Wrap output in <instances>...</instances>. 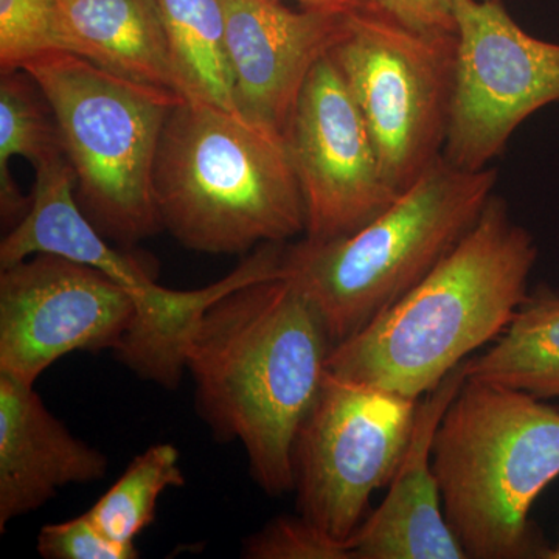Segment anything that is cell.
Segmentation results:
<instances>
[{
	"mask_svg": "<svg viewBox=\"0 0 559 559\" xmlns=\"http://www.w3.org/2000/svg\"><path fill=\"white\" fill-rule=\"evenodd\" d=\"M35 170L31 210L3 238L0 270L36 253H53L108 275L131 294L139 311L156 310L167 288L139 260L110 246L87 219L76 201L75 173L64 153Z\"/></svg>",
	"mask_w": 559,
	"mask_h": 559,
	"instance_id": "cell-15",
	"label": "cell"
},
{
	"mask_svg": "<svg viewBox=\"0 0 559 559\" xmlns=\"http://www.w3.org/2000/svg\"><path fill=\"white\" fill-rule=\"evenodd\" d=\"M294 2L299 3L301 9L349 14L362 10L369 0H294Z\"/></svg>",
	"mask_w": 559,
	"mask_h": 559,
	"instance_id": "cell-25",
	"label": "cell"
},
{
	"mask_svg": "<svg viewBox=\"0 0 559 559\" xmlns=\"http://www.w3.org/2000/svg\"><path fill=\"white\" fill-rule=\"evenodd\" d=\"M466 380L559 399V294L539 286L479 356L465 360Z\"/></svg>",
	"mask_w": 559,
	"mask_h": 559,
	"instance_id": "cell-17",
	"label": "cell"
},
{
	"mask_svg": "<svg viewBox=\"0 0 559 559\" xmlns=\"http://www.w3.org/2000/svg\"><path fill=\"white\" fill-rule=\"evenodd\" d=\"M333 347L318 307L288 272L221 296L187 342L201 418L216 440L240 441L266 495L294 491V444Z\"/></svg>",
	"mask_w": 559,
	"mask_h": 559,
	"instance_id": "cell-1",
	"label": "cell"
},
{
	"mask_svg": "<svg viewBox=\"0 0 559 559\" xmlns=\"http://www.w3.org/2000/svg\"><path fill=\"white\" fill-rule=\"evenodd\" d=\"M108 468L102 451L47 409L35 384L0 373V532L61 488L102 480Z\"/></svg>",
	"mask_w": 559,
	"mask_h": 559,
	"instance_id": "cell-14",
	"label": "cell"
},
{
	"mask_svg": "<svg viewBox=\"0 0 559 559\" xmlns=\"http://www.w3.org/2000/svg\"><path fill=\"white\" fill-rule=\"evenodd\" d=\"M418 401L326 370L294 444L297 513L348 543L371 496L389 487L399 469Z\"/></svg>",
	"mask_w": 559,
	"mask_h": 559,
	"instance_id": "cell-8",
	"label": "cell"
},
{
	"mask_svg": "<svg viewBox=\"0 0 559 559\" xmlns=\"http://www.w3.org/2000/svg\"><path fill=\"white\" fill-rule=\"evenodd\" d=\"M465 362L418 401L411 440L388 495L348 539L352 559H466L444 518L433 437L463 382Z\"/></svg>",
	"mask_w": 559,
	"mask_h": 559,
	"instance_id": "cell-13",
	"label": "cell"
},
{
	"mask_svg": "<svg viewBox=\"0 0 559 559\" xmlns=\"http://www.w3.org/2000/svg\"><path fill=\"white\" fill-rule=\"evenodd\" d=\"M412 31L429 35H455L454 0H369Z\"/></svg>",
	"mask_w": 559,
	"mask_h": 559,
	"instance_id": "cell-24",
	"label": "cell"
},
{
	"mask_svg": "<svg viewBox=\"0 0 559 559\" xmlns=\"http://www.w3.org/2000/svg\"><path fill=\"white\" fill-rule=\"evenodd\" d=\"M546 558L559 559V547H557V549H555V550L547 551Z\"/></svg>",
	"mask_w": 559,
	"mask_h": 559,
	"instance_id": "cell-26",
	"label": "cell"
},
{
	"mask_svg": "<svg viewBox=\"0 0 559 559\" xmlns=\"http://www.w3.org/2000/svg\"><path fill=\"white\" fill-rule=\"evenodd\" d=\"M38 554L46 559H135V546H123L108 538L90 514L47 524L40 528Z\"/></svg>",
	"mask_w": 559,
	"mask_h": 559,
	"instance_id": "cell-23",
	"label": "cell"
},
{
	"mask_svg": "<svg viewBox=\"0 0 559 559\" xmlns=\"http://www.w3.org/2000/svg\"><path fill=\"white\" fill-rule=\"evenodd\" d=\"M455 70L443 157L480 171L536 110L559 102V44L528 35L498 0H454Z\"/></svg>",
	"mask_w": 559,
	"mask_h": 559,
	"instance_id": "cell-9",
	"label": "cell"
},
{
	"mask_svg": "<svg viewBox=\"0 0 559 559\" xmlns=\"http://www.w3.org/2000/svg\"><path fill=\"white\" fill-rule=\"evenodd\" d=\"M221 5L238 110L285 135L305 81L344 35L352 13L296 11L282 0H221Z\"/></svg>",
	"mask_w": 559,
	"mask_h": 559,
	"instance_id": "cell-12",
	"label": "cell"
},
{
	"mask_svg": "<svg viewBox=\"0 0 559 559\" xmlns=\"http://www.w3.org/2000/svg\"><path fill=\"white\" fill-rule=\"evenodd\" d=\"M138 307L130 293L87 264L36 253L0 270V373L35 384L73 352H114Z\"/></svg>",
	"mask_w": 559,
	"mask_h": 559,
	"instance_id": "cell-11",
	"label": "cell"
},
{
	"mask_svg": "<svg viewBox=\"0 0 559 559\" xmlns=\"http://www.w3.org/2000/svg\"><path fill=\"white\" fill-rule=\"evenodd\" d=\"M536 259L532 234L492 194L473 229L414 289L334 345L326 369L421 400L498 340L528 299Z\"/></svg>",
	"mask_w": 559,
	"mask_h": 559,
	"instance_id": "cell-2",
	"label": "cell"
},
{
	"mask_svg": "<svg viewBox=\"0 0 559 559\" xmlns=\"http://www.w3.org/2000/svg\"><path fill=\"white\" fill-rule=\"evenodd\" d=\"M242 558L249 559H352L347 543L320 532L301 518H274L242 543Z\"/></svg>",
	"mask_w": 559,
	"mask_h": 559,
	"instance_id": "cell-22",
	"label": "cell"
},
{
	"mask_svg": "<svg viewBox=\"0 0 559 559\" xmlns=\"http://www.w3.org/2000/svg\"><path fill=\"white\" fill-rule=\"evenodd\" d=\"M49 103L61 148L75 173L81 210L124 248L164 230L153 175L176 92L138 83L70 51L24 66Z\"/></svg>",
	"mask_w": 559,
	"mask_h": 559,
	"instance_id": "cell-6",
	"label": "cell"
},
{
	"mask_svg": "<svg viewBox=\"0 0 559 559\" xmlns=\"http://www.w3.org/2000/svg\"><path fill=\"white\" fill-rule=\"evenodd\" d=\"M62 153L60 132L49 103L24 70L0 80V212L3 223L17 226L32 200L21 193L10 171L13 157H25L33 167Z\"/></svg>",
	"mask_w": 559,
	"mask_h": 559,
	"instance_id": "cell-19",
	"label": "cell"
},
{
	"mask_svg": "<svg viewBox=\"0 0 559 559\" xmlns=\"http://www.w3.org/2000/svg\"><path fill=\"white\" fill-rule=\"evenodd\" d=\"M432 466L466 558H546L530 511L559 477L558 409L520 390L466 380L437 428Z\"/></svg>",
	"mask_w": 559,
	"mask_h": 559,
	"instance_id": "cell-4",
	"label": "cell"
},
{
	"mask_svg": "<svg viewBox=\"0 0 559 559\" xmlns=\"http://www.w3.org/2000/svg\"><path fill=\"white\" fill-rule=\"evenodd\" d=\"M183 485L186 476L175 444H153L132 460L120 479L86 513L108 538L135 546V538L156 520L160 496L168 488Z\"/></svg>",
	"mask_w": 559,
	"mask_h": 559,
	"instance_id": "cell-20",
	"label": "cell"
},
{
	"mask_svg": "<svg viewBox=\"0 0 559 559\" xmlns=\"http://www.w3.org/2000/svg\"><path fill=\"white\" fill-rule=\"evenodd\" d=\"M399 193L443 156L454 92L455 35L412 31L367 3L330 51Z\"/></svg>",
	"mask_w": 559,
	"mask_h": 559,
	"instance_id": "cell-7",
	"label": "cell"
},
{
	"mask_svg": "<svg viewBox=\"0 0 559 559\" xmlns=\"http://www.w3.org/2000/svg\"><path fill=\"white\" fill-rule=\"evenodd\" d=\"M75 53L58 0H0V72H17L51 53Z\"/></svg>",
	"mask_w": 559,
	"mask_h": 559,
	"instance_id": "cell-21",
	"label": "cell"
},
{
	"mask_svg": "<svg viewBox=\"0 0 559 559\" xmlns=\"http://www.w3.org/2000/svg\"><path fill=\"white\" fill-rule=\"evenodd\" d=\"M186 98L241 116L235 98L221 0H157Z\"/></svg>",
	"mask_w": 559,
	"mask_h": 559,
	"instance_id": "cell-18",
	"label": "cell"
},
{
	"mask_svg": "<svg viewBox=\"0 0 559 559\" xmlns=\"http://www.w3.org/2000/svg\"><path fill=\"white\" fill-rule=\"evenodd\" d=\"M285 139L304 200L305 240L348 237L399 200L330 53L305 81Z\"/></svg>",
	"mask_w": 559,
	"mask_h": 559,
	"instance_id": "cell-10",
	"label": "cell"
},
{
	"mask_svg": "<svg viewBox=\"0 0 559 559\" xmlns=\"http://www.w3.org/2000/svg\"><path fill=\"white\" fill-rule=\"evenodd\" d=\"M162 227L183 248L246 255L305 235V207L285 135L197 98H180L153 175Z\"/></svg>",
	"mask_w": 559,
	"mask_h": 559,
	"instance_id": "cell-3",
	"label": "cell"
},
{
	"mask_svg": "<svg viewBox=\"0 0 559 559\" xmlns=\"http://www.w3.org/2000/svg\"><path fill=\"white\" fill-rule=\"evenodd\" d=\"M496 183V168L466 171L441 156L362 229L286 246V272L318 307L333 344L414 289L473 229Z\"/></svg>",
	"mask_w": 559,
	"mask_h": 559,
	"instance_id": "cell-5",
	"label": "cell"
},
{
	"mask_svg": "<svg viewBox=\"0 0 559 559\" xmlns=\"http://www.w3.org/2000/svg\"><path fill=\"white\" fill-rule=\"evenodd\" d=\"M498 2H502V0H498Z\"/></svg>",
	"mask_w": 559,
	"mask_h": 559,
	"instance_id": "cell-27",
	"label": "cell"
},
{
	"mask_svg": "<svg viewBox=\"0 0 559 559\" xmlns=\"http://www.w3.org/2000/svg\"><path fill=\"white\" fill-rule=\"evenodd\" d=\"M75 55L123 79L183 95L157 0H58Z\"/></svg>",
	"mask_w": 559,
	"mask_h": 559,
	"instance_id": "cell-16",
	"label": "cell"
}]
</instances>
